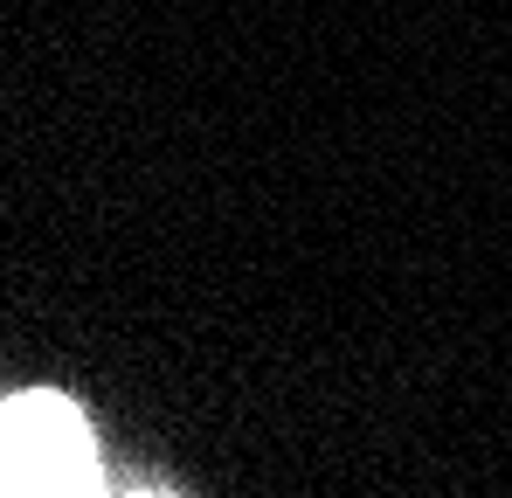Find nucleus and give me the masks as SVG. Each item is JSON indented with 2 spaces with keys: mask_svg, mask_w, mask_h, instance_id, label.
<instances>
[{
  "mask_svg": "<svg viewBox=\"0 0 512 498\" xmlns=\"http://www.w3.org/2000/svg\"><path fill=\"white\" fill-rule=\"evenodd\" d=\"M0 485L28 492H97V443L84 415L56 395H14L0 415Z\"/></svg>",
  "mask_w": 512,
  "mask_h": 498,
  "instance_id": "nucleus-1",
  "label": "nucleus"
}]
</instances>
